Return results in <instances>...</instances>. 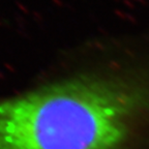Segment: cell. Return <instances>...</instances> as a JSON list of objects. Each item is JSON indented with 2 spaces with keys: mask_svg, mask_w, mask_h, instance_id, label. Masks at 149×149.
<instances>
[{
  "mask_svg": "<svg viewBox=\"0 0 149 149\" xmlns=\"http://www.w3.org/2000/svg\"><path fill=\"white\" fill-rule=\"evenodd\" d=\"M0 149H149V25L102 70L0 98Z\"/></svg>",
  "mask_w": 149,
  "mask_h": 149,
  "instance_id": "1",
  "label": "cell"
}]
</instances>
